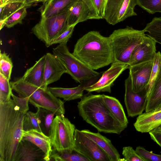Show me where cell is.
<instances>
[{
    "instance_id": "12",
    "label": "cell",
    "mask_w": 161,
    "mask_h": 161,
    "mask_svg": "<svg viewBox=\"0 0 161 161\" xmlns=\"http://www.w3.org/2000/svg\"><path fill=\"white\" fill-rule=\"evenodd\" d=\"M128 64L113 62L110 67L105 71L96 82L84 88L88 92H107L110 93L114 82L125 70L128 69Z\"/></svg>"
},
{
    "instance_id": "42",
    "label": "cell",
    "mask_w": 161,
    "mask_h": 161,
    "mask_svg": "<svg viewBox=\"0 0 161 161\" xmlns=\"http://www.w3.org/2000/svg\"><path fill=\"white\" fill-rule=\"evenodd\" d=\"M48 0H30L29 3L31 5L36 3L42 2L44 3Z\"/></svg>"
},
{
    "instance_id": "1",
    "label": "cell",
    "mask_w": 161,
    "mask_h": 161,
    "mask_svg": "<svg viewBox=\"0 0 161 161\" xmlns=\"http://www.w3.org/2000/svg\"><path fill=\"white\" fill-rule=\"evenodd\" d=\"M13 99L0 103V161H14L25 114Z\"/></svg>"
},
{
    "instance_id": "5",
    "label": "cell",
    "mask_w": 161,
    "mask_h": 161,
    "mask_svg": "<svg viewBox=\"0 0 161 161\" xmlns=\"http://www.w3.org/2000/svg\"><path fill=\"white\" fill-rule=\"evenodd\" d=\"M146 36L143 30H136L129 26L114 31L108 37L113 62L128 65L133 51L137 46L143 42Z\"/></svg>"
},
{
    "instance_id": "41",
    "label": "cell",
    "mask_w": 161,
    "mask_h": 161,
    "mask_svg": "<svg viewBox=\"0 0 161 161\" xmlns=\"http://www.w3.org/2000/svg\"><path fill=\"white\" fill-rule=\"evenodd\" d=\"M149 133L151 139L161 147V125Z\"/></svg>"
},
{
    "instance_id": "40",
    "label": "cell",
    "mask_w": 161,
    "mask_h": 161,
    "mask_svg": "<svg viewBox=\"0 0 161 161\" xmlns=\"http://www.w3.org/2000/svg\"><path fill=\"white\" fill-rule=\"evenodd\" d=\"M94 4L100 19L103 17L108 0H92Z\"/></svg>"
},
{
    "instance_id": "43",
    "label": "cell",
    "mask_w": 161,
    "mask_h": 161,
    "mask_svg": "<svg viewBox=\"0 0 161 161\" xmlns=\"http://www.w3.org/2000/svg\"><path fill=\"white\" fill-rule=\"evenodd\" d=\"M8 0H0V5H2L6 3Z\"/></svg>"
},
{
    "instance_id": "24",
    "label": "cell",
    "mask_w": 161,
    "mask_h": 161,
    "mask_svg": "<svg viewBox=\"0 0 161 161\" xmlns=\"http://www.w3.org/2000/svg\"><path fill=\"white\" fill-rule=\"evenodd\" d=\"M103 95V102L112 115L120 124L126 128L128 121L120 102L114 97Z\"/></svg>"
},
{
    "instance_id": "18",
    "label": "cell",
    "mask_w": 161,
    "mask_h": 161,
    "mask_svg": "<svg viewBox=\"0 0 161 161\" xmlns=\"http://www.w3.org/2000/svg\"><path fill=\"white\" fill-rule=\"evenodd\" d=\"M161 125V108L142 114L134 124L136 130L142 133H149Z\"/></svg>"
},
{
    "instance_id": "7",
    "label": "cell",
    "mask_w": 161,
    "mask_h": 161,
    "mask_svg": "<svg viewBox=\"0 0 161 161\" xmlns=\"http://www.w3.org/2000/svg\"><path fill=\"white\" fill-rule=\"evenodd\" d=\"M75 129V125L64 114L56 115L49 136L53 150L60 153H71Z\"/></svg>"
},
{
    "instance_id": "20",
    "label": "cell",
    "mask_w": 161,
    "mask_h": 161,
    "mask_svg": "<svg viewBox=\"0 0 161 161\" xmlns=\"http://www.w3.org/2000/svg\"><path fill=\"white\" fill-rule=\"evenodd\" d=\"M81 130L103 150L108 156L110 161H125L124 158H121L119 152L110 139L99 133L93 132L87 129Z\"/></svg>"
},
{
    "instance_id": "10",
    "label": "cell",
    "mask_w": 161,
    "mask_h": 161,
    "mask_svg": "<svg viewBox=\"0 0 161 161\" xmlns=\"http://www.w3.org/2000/svg\"><path fill=\"white\" fill-rule=\"evenodd\" d=\"M136 0H108L103 19L114 25L126 18L137 15L134 11Z\"/></svg>"
},
{
    "instance_id": "17",
    "label": "cell",
    "mask_w": 161,
    "mask_h": 161,
    "mask_svg": "<svg viewBox=\"0 0 161 161\" xmlns=\"http://www.w3.org/2000/svg\"><path fill=\"white\" fill-rule=\"evenodd\" d=\"M45 154L32 142L23 138L18 145L14 161H45Z\"/></svg>"
},
{
    "instance_id": "9",
    "label": "cell",
    "mask_w": 161,
    "mask_h": 161,
    "mask_svg": "<svg viewBox=\"0 0 161 161\" xmlns=\"http://www.w3.org/2000/svg\"><path fill=\"white\" fill-rule=\"evenodd\" d=\"M73 149L89 161H110L106 153L95 142L76 129L74 133Z\"/></svg>"
},
{
    "instance_id": "8",
    "label": "cell",
    "mask_w": 161,
    "mask_h": 161,
    "mask_svg": "<svg viewBox=\"0 0 161 161\" xmlns=\"http://www.w3.org/2000/svg\"><path fill=\"white\" fill-rule=\"evenodd\" d=\"M69 9L55 16L41 18L32 28V32L47 47L68 27L67 20Z\"/></svg>"
},
{
    "instance_id": "33",
    "label": "cell",
    "mask_w": 161,
    "mask_h": 161,
    "mask_svg": "<svg viewBox=\"0 0 161 161\" xmlns=\"http://www.w3.org/2000/svg\"><path fill=\"white\" fill-rule=\"evenodd\" d=\"M0 59V73L9 81L13 67L12 60L5 52H1Z\"/></svg>"
},
{
    "instance_id": "26",
    "label": "cell",
    "mask_w": 161,
    "mask_h": 161,
    "mask_svg": "<svg viewBox=\"0 0 161 161\" xmlns=\"http://www.w3.org/2000/svg\"><path fill=\"white\" fill-rule=\"evenodd\" d=\"M161 75V53L159 51L156 53L154 58L150 78L146 88L148 99Z\"/></svg>"
},
{
    "instance_id": "3",
    "label": "cell",
    "mask_w": 161,
    "mask_h": 161,
    "mask_svg": "<svg viewBox=\"0 0 161 161\" xmlns=\"http://www.w3.org/2000/svg\"><path fill=\"white\" fill-rule=\"evenodd\" d=\"M77 107L83 119L100 132L119 135L126 128L110 113L103 94H86L78 102Z\"/></svg>"
},
{
    "instance_id": "44",
    "label": "cell",
    "mask_w": 161,
    "mask_h": 161,
    "mask_svg": "<svg viewBox=\"0 0 161 161\" xmlns=\"http://www.w3.org/2000/svg\"><path fill=\"white\" fill-rule=\"evenodd\" d=\"M161 108V104L156 109H160Z\"/></svg>"
},
{
    "instance_id": "37",
    "label": "cell",
    "mask_w": 161,
    "mask_h": 161,
    "mask_svg": "<svg viewBox=\"0 0 161 161\" xmlns=\"http://www.w3.org/2000/svg\"><path fill=\"white\" fill-rule=\"evenodd\" d=\"M122 154L125 161H145L130 146L124 147Z\"/></svg>"
},
{
    "instance_id": "34",
    "label": "cell",
    "mask_w": 161,
    "mask_h": 161,
    "mask_svg": "<svg viewBox=\"0 0 161 161\" xmlns=\"http://www.w3.org/2000/svg\"><path fill=\"white\" fill-rule=\"evenodd\" d=\"M12 90L9 80L0 73V103L11 99Z\"/></svg>"
},
{
    "instance_id": "32",
    "label": "cell",
    "mask_w": 161,
    "mask_h": 161,
    "mask_svg": "<svg viewBox=\"0 0 161 161\" xmlns=\"http://www.w3.org/2000/svg\"><path fill=\"white\" fill-rule=\"evenodd\" d=\"M40 120L38 111L36 113L28 111L25 114L23 122L25 131L36 129L42 131L40 126Z\"/></svg>"
},
{
    "instance_id": "30",
    "label": "cell",
    "mask_w": 161,
    "mask_h": 161,
    "mask_svg": "<svg viewBox=\"0 0 161 161\" xmlns=\"http://www.w3.org/2000/svg\"><path fill=\"white\" fill-rule=\"evenodd\" d=\"M27 14L26 7L20 8L11 15L4 21L0 22V30L4 26L8 28H10L18 24H22L23 19Z\"/></svg>"
},
{
    "instance_id": "21",
    "label": "cell",
    "mask_w": 161,
    "mask_h": 161,
    "mask_svg": "<svg viewBox=\"0 0 161 161\" xmlns=\"http://www.w3.org/2000/svg\"><path fill=\"white\" fill-rule=\"evenodd\" d=\"M77 0H48L38 9L41 18H47L69 9Z\"/></svg>"
},
{
    "instance_id": "39",
    "label": "cell",
    "mask_w": 161,
    "mask_h": 161,
    "mask_svg": "<svg viewBox=\"0 0 161 161\" xmlns=\"http://www.w3.org/2000/svg\"><path fill=\"white\" fill-rule=\"evenodd\" d=\"M11 97L15 103L19 106L21 111L25 114L29 109V97H19L14 95L13 93Z\"/></svg>"
},
{
    "instance_id": "36",
    "label": "cell",
    "mask_w": 161,
    "mask_h": 161,
    "mask_svg": "<svg viewBox=\"0 0 161 161\" xmlns=\"http://www.w3.org/2000/svg\"><path fill=\"white\" fill-rule=\"evenodd\" d=\"M135 150L145 161H161V154H156L152 151H149L142 147L137 146Z\"/></svg>"
},
{
    "instance_id": "2",
    "label": "cell",
    "mask_w": 161,
    "mask_h": 161,
    "mask_svg": "<svg viewBox=\"0 0 161 161\" xmlns=\"http://www.w3.org/2000/svg\"><path fill=\"white\" fill-rule=\"evenodd\" d=\"M72 53L94 70L114 62L108 37L102 36L97 31H90L80 38L75 45Z\"/></svg>"
},
{
    "instance_id": "6",
    "label": "cell",
    "mask_w": 161,
    "mask_h": 161,
    "mask_svg": "<svg viewBox=\"0 0 161 161\" xmlns=\"http://www.w3.org/2000/svg\"><path fill=\"white\" fill-rule=\"evenodd\" d=\"M67 42L60 43L53 49V54L64 65L67 73L80 84L92 81L99 77L101 73L90 69L69 52Z\"/></svg>"
},
{
    "instance_id": "35",
    "label": "cell",
    "mask_w": 161,
    "mask_h": 161,
    "mask_svg": "<svg viewBox=\"0 0 161 161\" xmlns=\"http://www.w3.org/2000/svg\"><path fill=\"white\" fill-rule=\"evenodd\" d=\"M137 5L151 14L161 13V0H136Z\"/></svg>"
},
{
    "instance_id": "19",
    "label": "cell",
    "mask_w": 161,
    "mask_h": 161,
    "mask_svg": "<svg viewBox=\"0 0 161 161\" xmlns=\"http://www.w3.org/2000/svg\"><path fill=\"white\" fill-rule=\"evenodd\" d=\"M23 138L32 142L44 152L45 154V161H50L53 149L49 136L42 131L32 129L24 131Z\"/></svg>"
},
{
    "instance_id": "22",
    "label": "cell",
    "mask_w": 161,
    "mask_h": 161,
    "mask_svg": "<svg viewBox=\"0 0 161 161\" xmlns=\"http://www.w3.org/2000/svg\"><path fill=\"white\" fill-rule=\"evenodd\" d=\"M45 55L32 67L27 69L21 77L24 81L38 87H42L44 79Z\"/></svg>"
},
{
    "instance_id": "25",
    "label": "cell",
    "mask_w": 161,
    "mask_h": 161,
    "mask_svg": "<svg viewBox=\"0 0 161 161\" xmlns=\"http://www.w3.org/2000/svg\"><path fill=\"white\" fill-rule=\"evenodd\" d=\"M29 0H8L0 5V22L4 21L12 14L20 8L31 5Z\"/></svg>"
},
{
    "instance_id": "14",
    "label": "cell",
    "mask_w": 161,
    "mask_h": 161,
    "mask_svg": "<svg viewBox=\"0 0 161 161\" xmlns=\"http://www.w3.org/2000/svg\"><path fill=\"white\" fill-rule=\"evenodd\" d=\"M153 60L129 67L132 88L136 92L145 88L149 82L153 68Z\"/></svg>"
},
{
    "instance_id": "29",
    "label": "cell",
    "mask_w": 161,
    "mask_h": 161,
    "mask_svg": "<svg viewBox=\"0 0 161 161\" xmlns=\"http://www.w3.org/2000/svg\"><path fill=\"white\" fill-rule=\"evenodd\" d=\"M161 104V75L148 98L146 112L157 108Z\"/></svg>"
},
{
    "instance_id": "11",
    "label": "cell",
    "mask_w": 161,
    "mask_h": 161,
    "mask_svg": "<svg viewBox=\"0 0 161 161\" xmlns=\"http://www.w3.org/2000/svg\"><path fill=\"white\" fill-rule=\"evenodd\" d=\"M125 82L124 102L128 116H139L143 113L146 107L148 98L146 88L139 92L134 91L129 75Z\"/></svg>"
},
{
    "instance_id": "38",
    "label": "cell",
    "mask_w": 161,
    "mask_h": 161,
    "mask_svg": "<svg viewBox=\"0 0 161 161\" xmlns=\"http://www.w3.org/2000/svg\"><path fill=\"white\" fill-rule=\"evenodd\" d=\"M75 25H73L68 27L63 33L51 43L50 45L67 42L71 36Z\"/></svg>"
},
{
    "instance_id": "16",
    "label": "cell",
    "mask_w": 161,
    "mask_h": 161,
    "mask_svg": "<svg viewBox=\"0 0 161 161\" xmlns=\"http://www.w3.org/2000/svg\"><path fill=\"white\" fill-rule=\"evenodd\" d=\"M45 55L44 79L42 87L46 88L52 83L59 80L67 70L60 61L53 54Z\"/></svg>"
},
{
    "instance_id": "28",
    "label": "cell",
    "mask_w": 161,
    "mask_h": 161,
    "mask_svg": "<svg viewBox=\"0 0 161 161\" xmlns=\"http://www.w3.org/2000/svg\"><path fill=\"white\" fill-rule=\"evenodd\" d=\"M146 35L161 44V17H154L143 29Z\"/></svg>"
},
{
    "instance_id": "23",
    "label": "cell",
    "mask_w": 161,
    "mask_h": 161,
    "mask_svg": "<svg viewBox=\"0 0 161 161\" xmlns=\"http://www.w3.org/2000/svg\"><path fill=\"white\" fill-rule=\"evenodd\" d=\"M92 81L83 82L78 86L73 88L49 87L52 94L57 98H63L66 101L81 98L83 96L84 88L93 84Z\"/></svg>"
},
{
    "instance_id": "27",
    "label": "cell",
    "mask_w": 161,
    "mask_h": 161,
    "mask_svg": "<svg viewBox=\"0 0 161 161\" xmlns=\"http://www.w3.org/2000/svg\"><path fill=\"white\" fill-rule=\"evenodd\" d=\"M40 123V126L42 132L49 136L52 123L56 115L55 112L41 108H38Z\"/></svg>"
},
{
    "instance_id": "31",
    "label": "cell",
    "mask_w": 161,
    "mask_h": 161,
    "mask_svg": "<svg viewBox=\"0 0 161 161\" xmlns=\"http://www.w3.org/2000/svg\"><path fill=\"white\" fill-rule=\"evenodd\" d=\"M50 161H89L82 155L73 150L71 153H60L53 150Z\"/></svg>"
},
{
    "instance_id": "4",
    "label": "cell",
    "mask_w": 161,
    "mask_h": 161,
    "mask_svg": "<svg viewBox=\"0 0 161 161\" xmlns=\"http://www.w3.org/2000/svg\"><path fill=\"white\" fill-rule=\"evenodd\" d=\"M12 90L20 97H29V101L35 107L56 112V115L64 114V103L55 97L48 87H38L23 80L21 78L10 82Z\"/></svg>"
},
{
    "instance_id": "15",
    "label": "cell",
    "mask_w": 161,
    "mask_h": 161,
    "mask_svg": "<svg viewBox=\"0 0 161 161\" xmlns=\"http://www.w3.org/2000/svg\"><path fill=\"white\" fill-rule=\"evenodd\" d=\"M156 43L154 40L146 35L143 42L133 51L128 63L129 67L153 60L156 53Z\"/></svg>"
},
{
    "instance_id": "13",
    "label": "cell",
    "mask_w": 161,
    "mask_h": 161,
    "mask_svg": "<svg viewBox=\"0 0 161 161\" xmlns=\"http://www.w3.org/2000/svg\"><path fill=\"white\" fill-rule=\"evenodd\" d=\"M92 0H77L69 10L67 23L68 27L89 19H99Z\"/></svg>"
}]
</instances>
